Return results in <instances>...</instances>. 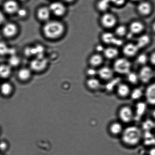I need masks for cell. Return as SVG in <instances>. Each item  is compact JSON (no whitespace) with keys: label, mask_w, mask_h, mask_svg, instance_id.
I'll list each match as a JSON object with an SVG mask.
<instances>
[{"label":"cell","mask_w":155,"mask_h":155,"mask_svg":"<svg viewBox=\"0 0 155 155\" xmlns=\"http://www.w3.org/2000/svg\"><path fill=\"white\" fill-rule=\"evenodd\" d=\"M142 133L140 129L136 126H130L124 130L121 134V139L126 145L134 146L140 142Z\"/></svg>","instance_id":"1"},{"label":"cell","mask_w":155,"mask_h":155,"mask_svg":"<svg viewBox=\"0 0 155 155\" xmlns=\"http://www.w3.org/2000/svg\"><path fill=\"white\" fill-rule=\"evenodd\" d=\"M43 31L46 37L51 39H56L63 34L64 27L63 24L59 21H49L44 25Z\"/></svg>","instance_id":"2"},{"label":"cell","mask_w":155,"mask_h":155,"mask_svg":"<svg viewBox=\"0 0 155 155\" xmlns=\"http://www.w3.org/2000/svg\"><path fill=\"white\" fill-rule=\"evenodd\" d=\"M98 21L100 26L104 30L112 31L119 23L117 16L110 11L101 14Z\"/></svg>","instance_id":"3"},{"label":"cell","mask_w":155,"mask_h":155,"mask_svg":"<svg viewBox=\"0 0 155 155\" xmlns=\"http://www.w3.org/2000/svg\"><path fill=\"white\" fill-rule=\"evenodd\" d=\"M112 67L115 73L126 75L132 71V64L130 59L120 56L114 61Z\"/></svg>","instance_id":"4"},{"label":"cell","mask_w":155,"mask_h":155,"mask_svg":"<svg viewBox=\"0 0 155 155\" xmlns=\"http://www.w3.org/2000/svg\"><path fill=\"white\" fill-rule=\"evenodd\" d=\"M100 41L106 46H115L119 48L124 44L123 39L117 37L113 31L104 30L100 34Z\"/></svg>","instance_id":"5"},{"label":"cell","mask_w":155,"mask_h":155,"mask_svg":"<svg viewBox=\"0 0 155 155\" xmlns=\"http://www.w3.org/2000/svg\"><path fill=\"white\" fill-rule=\"evenodd\" d=\"M129 34L136 37L145 32L146 26L142 20L134 19L127 24Z\"/></svg>","instance_id":"6"},{"label":"cell","mask_w":155,"mask_h":155,"mask_svg":"<svg viewBox=\"0 0 155 155\" xmlns=\"http://www.w3.org/2000/svg\"><path fill=\"white\" fill-rule=\"evenodd\" d=\"M121 52L123 57L130 59L134 58L140 50L135 42H128L124 43L121 47Z\"/></svg>","instance_id":"7"},{"label":"cell","mask_w":155,"mask_h":155,"mask_svg":"<svg viewBox=\"0 0 155 155\" xmlns=\"http://www.w3.org/2000/svg\"><path fill=\"white\" fill-rule=\"evenodd\" d=\"M153 5L148 0H143L136 4V13L141 17L149 16L153 13Z\"/></svg>","instance_id":"8"},{"label":"cell","mask_w":155,"mask_h":155,"mask_svg":"<svg viewBox=\"0 0 155 155\" xmlns=\"http://www.w3.org/2000/svg\"><path fill=\"white\" fill-rule=\"evenodd\" d=\"M138 74L140 81L144 83H149L154 78V70L148 65L140 67Z\"/></svg>","instance_id":"9"},{"label":"cell","mask_w":155,"mask_h":155,"mask_svg":"<svg viewBox=\"0 0 155 155\" xmlns=\"http://www.w3.org/2000/svg\"><path fill=\"white\" fill-rule=\"evenodd\" d=\"M105 60L102 54L94 52L88 58V66L98 69L104 65Z\"/></svg>","instance_id":"10"},{"label":"cell","mask_w":155,"mask_h":155,"mask_svg":"<svg viewBox=\"0 0 155 155\" xmlns=\"http://www.w3.org/2000/svg\"><path fill=\"white\" fill-rule=\"evenodd\" d=\"M115 73L112 67L103 65L98 69V76L101 80L109 81L113 79Z\"/></svg>","instance_id":"11"},{"label":"cell","mask_w":155,"mask_h":155,"mask_svg":"<svg viewBox=\"0 0 155 155\" xmlns=\"http://www.w3.org/2000/svg\"><path fill=\"white\" fill-rule=\"evenodd\" d=\"M118 116L122 122L128 123L133 120L134 117V113L133 109L130 106H123L120 109L118 112Z\"/></svg>","instance_id":"12"},{"label":"cell","mask_w":155,"mask_h":155,"mask_svg":"<svg viewBox=\"0 0 155 155\" xmlns=\"http://www.w3.org/2000/svg\"><path fill=\"white\" fill-rule=\"evenodd\" d=\"M120 51L119 48L115 46H106L103 53L105 60L114 61L120 57Z\"/></svg>","instance_id":"13"},{"label":"cell","mask_w":155,"mask_h":155,"mask_svg":"<svg viewBox=\"0 0 155 155\" xmlns=\"http://www.w3.org/2000/svg\"><path fill=\"white\" fill-rule=\"evenodd\" d=\"M135 42L141 51L149 46L151 42V36L145 32L137 36Z\"/></svg>","instance_id":"14"},{"label":"cell","mask_w":155,"mask_h":155,"mask_svg":"<svg viewBox=\"0 0 155 155\" xmlns=\"http://www.w3.org/2000/svg\"><path fill=\"white\" fill-rule=\"evenodd\" d=\"M94 7L96 10L100 14L109 11L112 7L111 0H96Z\"/></svg>","instance_id":"15"},{"label":"cell","mask_w":155,"mask_h":155,"mask_svg":"<svg viewBox=\"0 0 155 155\" xmlns=\"http://www.w3.org/2000/svg\"><path fill=\"white\" fill-rule=\"evenodd\" d=\"M48 64V60L44 57L35 58L32 61L30 67L33 71H40L43 70Z\"/></svg>","instance_id":"16"},{"label":"cell","mask_w":155,"mask_h":155,"mask_svg":"<svg viewBox=\"0 0 155 155\" xmlns=\"http://www.w3.org/2000/svg\"><path fill=\"white\" fill-rule=\"evenodd\" d=\"M114 34L119 38L123 39L129 34L127 24L118 23L112 30Z\"/></svg>","instance_id":"17"},{"label":"cell","mask_w":155,"mask_h":155,"mask_svg":"<svg viewBox=\"0 0 155 155\" xmlns=\"http://www.w3.org/2000/svg\"><path fill=\"white\" fill-rule=\"evenodd\" d=\"M45 49L41 45H38L26 48L25 54L28 56H34L35 58L44 57Z\"/></svg>","instance_id":"18"},{"label":"cell","mask_w":155,"mask_h":155,"mask_svg":"<svg viewBox=\"0 0 155 155\" xmlns=\"http://www.w3.org/2000/svg\"><path fill=\"white\" fill-rule=\"evenodd\" d=\"M49 8L51 13L57 16H63L66 12V8L64 5L61 3L57 2L51 3Z\"/></svg>","instance_id":"19"},{"label":"cell","mask_w":155,"mask_h":155,"mask_svg":"<svg viewBox=\"0 0 155 155\" xmlns=\"http://www.w3.org/2000/svg\"><path fill=\"white\" fill-rule=\"evenodd\" d=\"M146 99L149 104L155 105V83L147 87L145 92Z\"/></svg>","instance_id":"20"},{"label":"cell","mask_w":155,"mask_h":155,"mask_svg":"<svg viewBox=\"0 0 155 155\" xmlns=\"http://www.w3.org/2000/svg\"><path fill=\"white\" fill-rule=\"evenodd\" d=\"M18 31V28L15 24L9 23L6 24L3 27L2 31L3 34L5 37L10 38L13 37L16 34Z\"/></svg>","instance_id":"21"},{"label":"cell","mask_w":155,"mask_h":155,"mask_svg":"<svg viewBox=\"0 0 155 155\" xmlns=\"http://www.w3.org/2000/svg\"><path fill=\"white\" fill-rule=\"evenodd\" d=\"M4 8L6 13L11 14L16 13L19 7L16 1L13 0H9L4 3Z\"/></svg>","instance_id":"22"},{"label":"cell","mask_w":155,"mask_h":155,"mask_svg":"<svg viewBox=\"0 0 155 155\" xmlns=\"http://www.w3.org/2000/svg\"><path fill=\"white\" fill-rule=\"evenodd\" d=\"M117 93L121 98H126L130 95L131 91L130 87L126 83H120L117 86Z\"/></svg>","instance_id":"23"},{"label":"cell","mask_w":155,"mask_h":155,"mask_svg":"<svg viewBox=\"0 0 155 155\" xmlns=\"http://www.w3.org/2000/svg\"><path fill=\"white\" fill-rule=\"evenodd\" d=\"M134 59L136 64L139 66L140 67L148 65V54H147L146 53L140 51L139 54L135 57Z\"/></svg>","instance_id":"24"},{"label":"cell","mask_w":155,"mask_h":155,"mask_svg":"<svg viewBox=\"0 0 155 155\" xmlns=\"http://www.w3.org/2000/svg\"><path fill=\"white\" fill-rule=\"evenodd\" d=\"M86 85L88 88L92 90H97L101 86L99 79L96 77L88 78L86 81Z\"/></svg>","instance_id":"25"},{"label":"cell","mask_w":155,"mask_h":155,"mask_svg":"<svg viewBox=\"0 0 155 155\" xmlns=\"http://www.w3.org/2000/svg\"><path fill=\"white\" fill-rule=\"evenodd\" d=\"M51 14L49 7H43L38 10L37 16L41 20L46 21L49 19Z\"/></svg>","instance_id":"26"},{"label":"cell","mask_w":155,"mask_h":155,"mask_svg":"<svg viewBox=\"0 0 155 155\" xmlns=\"http://www.w3.org/2000/svg\"><path fill=\"white\" fill-rule=\"evenodd\" d=\"M123 126L120 123L118 122H115L112 123L109 127V131L114 136H118L121 134L124 129Z\"/></svg>","instance_id":"27"},{"label":"cell","mask_w":155,"mask_h":155,"mask_svg":"<svg viewBox=\"0 0 155 155\" xmlns=\"http://www.w3.org/2000/svg\"><path fill=\"white\" fill-rule=\"evenodd\" d=\"M127 81L132 84H136L140 81L138 72L131 71L126 75Z\"/></svg>","instance_id":"28"},{"label":"cell","mask_w":155,"mask_h":155,"mask_svg":"<svg viewBox=\"0 0 155 155\" xmlns=\"http://www.w3.org/2000/svg\"><path fill=\"white\" fill-rule=\"evenodd\" d=\"M11 73V69L8 65L2 64L0 65V77L5 78L8 77Z\"/></svg>","instance_id":"29"},{"label":"cell","mask_w":155,"mask_h":155,"mask_svg":"<svg viewBox=\"0 0 155 155\" xmlns=\"http://www.w3.org/2000/svg\"><path fill=\"white\" fill-rule=\"evenodd\" d=\"M31 73L29 69L23 68L18 72V76L20 80L25 81L28 80L31 76Z\"/></svg>","instance_id":"30"},{"label":"cell","mask_w":155,"mask_h":155,"mask_svg":"<svg viewBox=\"0 0 155 155\" xmlns=\"http://www.w3.org/2000/svg\"><path fill=\"white\" fill-rule=\"evenodd\" d=\"M12 85L8 83H4L0 85V92L2 95H8L12 92Z\"/></svg>","instance_id":"31"},{"label":"cell","mask_w":155,"mask_h":155,"mask_svg":"<svg viewBox=\"0 0 155 155\" xmlns=\"http://www.w3.org/2000/svg\"><path fill=\"white\" fill-rule=\"evenodd\" d=\"M130 95L133 100H139L142 97L143 91L141 88H136L130 92Z\"/></svg>","instance_id":"32"},{"label":"cell","mask_w":155,"mask_h":155,"mask_svg":"<svg viewBox=\"0 0 155 155\" xmlns=\"http://www.w3.org/2000/svg\"><path fill=\"white\" fill-rule=\"evenodd\" d=\"M85 72L88 78L96 77L98 75V69L88 66Z\"/></svg>","instance_id":"33"},{"label":"cell","mask_w":155,"mask_h":155,"mask_svg":"<svg viewBox=\"0 0 155 155\" xmlns=\"http://www.w3.org/2000/svg\"><path fill=\"white\" fill-rule=\"evenodd\" d=\"M128 0H111L112 7L122 8L127 5Z\"/></svg>","instance_id":"34"},{"label":"cell","mask_w":155,"mask_h":155,"mask_svg":"<svg viewBox=\"0 0 155 155\" xmlns=\"http://www.w3.org/2000/svg\"><path fill=\"white\" fill-rule=\"evenodd\" d=\"M10 48L4 42H0V55L8 54Z\"/></svg>","instance_id":"35"},{"label":"cell","mask_w":155,"mask_h":155,"mask_svg":"<svg viewBox=\"0 0 155 155\" xmlns=\"http://www.w3.org/2000/svg\"><path fill=\"white\" fill-rule=\"evenodd\" d=\"M10 66L15 67L18 66L20 63V59L16 54L11 56L8 61Z\"/></svg>","instance_id":"36"},{"label":"cell","mask_w":155,"mask_h":155,"mask_svg":"<svg viewBox=\"0 0 155 155\" xmlns=\"http://www.w3.org/2000/svg\"><path fill=\"white\" fill-rule=\"evenodd\" d=\"M106 47V45L101 42L97 43L94 46V52L103 54Z\"/></svg>","instance_id":"37"},{"label":"cell","mask_w":155,"mask_h":155,"mask_svg":"<svg viewBox=\"0 0 155 155\" xmlns=\"http://www.w3.org/2000/svg\"><path fill=\"white\" fill-rule=\"evenodd\" d=\"M137 112L139 114H143L146 110V106L145 103H140L137 106Z\"/></svg>","instance_id":"38"},{"label":"cell","mask_w":155,"mask_h":155,"mask_svg":"<svg viewBox=\"0 0 155 155\" xmlns=\"http://www.w3.org/2000/svg\"><path fill=\"white\" fill-rule=\"evenodd\" d=\"M18 16L20 17H25L26 16L27 12L26 10L23 8H19L18 9L17 12H16Z\"/></svg>","instance_id":"39"},{"label":"cell","mask_w":155,"mask_h":155,"mask_svg":"<svg viewBox=\"0 0 155 155\" xmlns=\"http://www.w3.org/2000/svg\"><path fill=\"white\" fill-rule=\"evenodd\" d=\"M148 57L149 63L151 64L152 66H155V51L148 54Z\"/></svg>","instance_id":"40"},{"label":"cell","mask_w":155,"mask_h":155,"mask_svg":"<svg viewBox=\"0 0 155 155\" xmlns=\"http://www.w3.org/2000/svg\"><path fill=\"white\" fill-rule=\"evenodd\" d=\"M7 144L4 141L0 142V151H4L7 148Z\"/></svg>","instance_id":"41"},{"label":"cell","mask_w":155,"mask_h":155,"mask_svg":"<svg viewBox=\"0 0 155 155\" xmlns=\"http://www.w3.org/2000/svg\"><path fill=\"white\" fill-rule=\"evenodd\" d=\"M5 20V17L2 12L0 11V25L3 23Z\"/></svg>","instance_id":"42"},{"label":"cell","mask_w":155,"mask_h":155,"mask_svg":"<svg viewBox=\"0 0 155 155\" xmlns=\"http://www.w3.org/2000/svg\"><path fill=\"white\" fill-rule=\"evenodd\" d=\"M149 155H155V148H153L150 150Z\"/></svg>","instance_id":"43"},{"label":"cell","mask_w":155,"mask_h":155,"mask_svg":"<svg viewBox=\"0 0 155 155\" xmlns=\"http://www.w3.org/2000/svg\"><path fill=\"white\" fill-rule=\"evenodd\" d=\"M142 1L143 0H128V2H130L134 3V4H136Z\"/></svg>","instance_id":"44"},{"label":"cell","mask_w":155,"mask_h":155,"mask_svg":"<svg viewBox=\"0 0 155 155\" xmlns=\"http://www.w3.org/2000/svg\"><path fill=\"white\" fill-rule=\"evenodd\" d=\"M151 29L153 32L155 33V20L152 24Z\"/></svg>","instance_id":"45"},{"label":"cell","mask_w":155,"mask_h":155,"mask_svg":"<svg viewBox=\"0 0 155 155\" xmlns=\"http://www.w3.org/2000/svg\"><path fill=\"white\" fill-rule=\"evenodd\" d=\"M63 1L68 3H72L76 1V0H63Z\"/></svg>","instance_id":"46"},{"label":"cell","mask_w":155,"mask_h":155,"mask_svg":"<svg viewBox=\"0 0 155 155\" xmlns=\"http://www.w3.org/2000/svg\"><path fill=\"white\" fill-rule=\"evenodd\" d=\"M153 116L155 119V110L153 112Z\"/></svg>","instance_id":"47"},{"label":"cell","mask_w":155,"mask_h":155,"mask_svg":"<svg viewBox=\"0 0 155 155\" xmlns=\"http://www.w3.org/2000/svg\"><path fill=\"white\" fill-rule=\"evenodd\" d=\"M154 78L155 79V70H154Z\"/></svg>","instance_id":"48"},{"label":"cell","mask_w":155,"mask_h":155,"mask_svg":"<svg viewBox=\"0 0 155 155\" xmlns=\"http://www.w3.org/2000/svg\"><path fill=\"white\" fill-rule=\"evenodd\" d=\"M20 1H25V0H20Z\"/></svg>","instance_id":"49"}]
</instances>
